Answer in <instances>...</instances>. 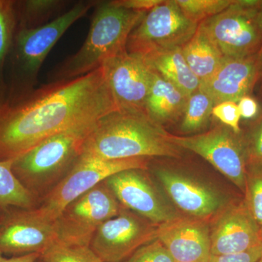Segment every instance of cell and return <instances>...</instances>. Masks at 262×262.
Returning <instances> with one entry per match:
<instances>
[{"label": "cell", "mask_w": 262, "mask_h": 262, "mask_svg": "<svg viewBox=\"0 0 262 262\" xmlns=\"http://www.w3.org/2000/svg\"><path fill=\"white\" fill-rule=\"evenodd\" d=\"M198 26L184 15L176 0H163L146 12L130 33L127 51L144 56L183 48L195 34Z\"/></svg>", "instance_id": "8"}, {"label": "cell", "mask_w": 262, "mask_h": 262, "mask_svg": "<svg viewBox=\"0 0 262 262\" xmlns=\"http://www.w3.org/2000/svg\"><path fill=\"white\" fill-rule=\"evenodd\" d=\"M18 28L16 1L0 0V106L7 98L5 71Z\"/></svg>", "instance_id": "23"}, {"label": "cell", "mask_w": 262, "mask_h": 262, "mask_svg": "<svg viewBox=\"0 0 262 262\" xmlns=\"http://www.w3.org/2000/svg\"><path fill=\"white\" fill-rule=\"evenodd\" d=\"M146 13L127 9L115 1L98 2L85 41L75 55L60 66L55 80L87 75L101 68L110 58L126 51L130 33Z\"/></svg>", "instance_id": "3"}, {"label": "cell", "mask_w": 262, "mask_h": 262, "mask_svg": "<svg viewBox=\"0 0 262 262\" xmlns=\"http://www.w3.org/2000/svg\"><path fill=\"white\" fill-rule=\"evenodd\" d=\"M214 106L213 99L206 93L198 89L187 98L183 113L181 128L186 133L195 132L208 122Z\"/></svg>", "instance_id": "24"}, {"label": "cell", "mask_w": 262, "mask_h": 262, "mask_svg": "<svg viewBox=\"0 0 262 262\" xmlns=\"http://www.w3.org/2000/svg\"><path fill=\"white\" fill-rule=\"evenodd\" d=\"M256 63H257L258 70L261 73L262 72V44L257 55H256Z\"/></svg>", "instance_id": "36"}, {"label": "cell", "mask_w": 262, "mask_h": 262, "mask_svg": "<svg viewBox=\"0 0 262 262\" xmlns=\"http://www.w3.org/2000/svg\"><path fill=\"white\" fill-rule=\"evenodd\" d=\"M97 3L81 1L48 23L34 28H17L6 62V101L34 89L39 69L52 48L67 29L87 14Z\"/></svg>", "instance_id": "4"}, {"label": "cell", "mask_w": 262, "mask_h": 262, "mask_svg": "<svg viewBox=\"0 0 262 262\" xmlns=\"http://www.w3.org/2000/svg\"><path fill=\"white\" fill-rule=\"evenodd\" d=\"M105 184L120 204L160 225L179 217L164 203L145 170L130 169L108 177Z\"/></svg>", "instance_id": "14"}, {"label": "cell", "mask_w": 262, "mask_h": 262, "mask_svg": "<svg viewBox=\"0 0 262 262\" xmlns=\"http://www.w3.org/2000/svg\"><path fill=\"white\" fill-rule=\"evenodd\" d=\"M120 203L105 182L72 202L56 221L61 241L89 245L96 229L119 214Z\"/></svg>", "instance_id": "9"}, {"label": "cell", "mask_w": 262, "mask_h": 262, "mask_svg": "<svg viewBox=\"0 0 262 262\" xmlns=\"http://www.w3.org/2000/svg\"><path fill=\"white\" fill-rule=\"evenodd\" d=\"M220 212L210 231L211 255L242 253L262 244L261 228L245 202Z\"/></svg>", "instance_id": "15"}, {"label": "cell", "mask_w": 262, "mask_h": 262, "mask_svg": "<svg viewBox=\"0 0 262 262\" xmlns=\"http://www.w3.org/2000/svg\"><path fill=\"white\" fill-rule=\"evenodd\" d=\"M141 57L151 70L173 84L187 97L199 89L201 82L186 61L182 48L155 52Z\"/></svg>", "instance_id": "20"}, {"label": "cell", "mask_w": 262, "mask_h": 262, "mask_svg": "<svg viewBox=\"0 0 262 262\" xmlns=\"http://www.w3.org/2000/svg\"><path fill=\"white\" fill-rule=\"evenodd\" d=\"M155 232L156 228L146 221L122 209L96 229L90 247L103 262H122L156 239Z\"/></svg>", "instance_id": "12"}, {"label": "cell", "mask_w": 262, "mask_h": 262, "mask_svg": "<svg viewBox=\"0 0 262 262\" xmlns=\"http://www.w3.org/2000/svg\"><path fill=\"white\" fill-rule=\"evenodd\" d=\"M99 119L76 124L13 159L12 168L15 177L34 194V190L72 168L80 158L84 141Z\"/></svg>", "instance_id": "5"}, {"label": "cell", "mask_w": 262, "mask_h": 262, "mask_svg": "<svg viewBox=\"0 0 262 262\" xmlns=\"http://www.w3.org/2000/svg\"><path fill=\"white\" fill-rule=\"evenodd\" d=\"M156 175L176 206L193 218L204 220L220 212L224 206L218 193L184 174L161 168Z\"/></svg>", "instance_id": "17"}, {"label": "cell", "mask_w": 262, "mask_h": 262, "mask_svg": "<svg viewBox=\"0 0 262 262\" xmlns=\"http://www.w3.org/2000/svg\"><path fill=\"white\" fill-rule=\"evenodd\" d=\"M236 135L230 128L220 126L191 136L169 134V140L179 148L200 155L245 191L247 177L246 149Z\"/></svg>", "instance_id": "10"}, {"label": "cell", "mask_w": 262, "mask_h": 262, "mask_svg": "<svg viewBox=\"0 0 262 262\" xmlns=\"http://www.w3.org/2000/svg\"><path fill=\"white\" fill-rule=\"evenodd\" d=\"M41 258L39 253H30L23 256H11L5 257L4 255L0 253V262H37Z\"/></svg>", "instance_id": "35"}, {"label": "cell", "mask_w": 262, "mask_h": 262, "mask_svg": "<svg viewBox=\"0 0 262 262\" xmlns=\"http://www.w3.org/2000/svg\"><path fill=\"white\" fill-rule=\"evenodd\" d=\"M259 75L256 56L224 57L214 75L201 84L199 89L213 99L214 105L225 101L237 103L241 98L248 96Z\"/></svg>", "instance_id": "18"}, {"label": "cell", "mask_w": 262, "mask_h": 262, "mask_svg": "<svg viewBox=\"0 0 262 262\" xmlns=\"http://www.w3.org/2000/svg\"><path fill=\"white\" fill-rule=\"evenodd\" d=\"M259 77H261V78L262 79V72H261V73H260Z\"/></svg>", "instance_id": "37"}, {"label": "cell", "mask_w": 262, "mask_h": 262, "mask_svg": "<svg viewBox=\"0 0 262 262\" xmlns=\"http://www.w3.org/2000/svg\"><path fill=\"white\" fill-rule=\"evenodd\" d=\"M155 236L176 262H209L210 228L204 220L179 216L158 225Z\"/></svg>", "instance_id": "16"}, {"label": "cell", "mask_w": 262, "mask_h": 262, "mask_svg": "<svg viewBox=\"0 0 262 262\" xmlns=\"http://www.w3.org/2000/svg\"><path fill=\"white\" fill-rule=\"evenodd\" d=\"M224 57L256 56L262 44V1L233 0L222 13L199 24Z\"/></svg>", "instance_id": "6"}, {"label": "cell", "mask_w": 262, "mask_h": 262, "mask_svg": "<svg viewBox=\"0 0 262 262\" xmlns=\"http://www.w3.org/2000/svg\"><path fill=\"white\" fill-rule=\"evenodd\" d=\"M147 168L146 158L99 160L80 157L64 178L58 182L36 211L43 218L56 222L72 202L112 176L130 169Z\"/></svg>", "instance_id": "7"}, {"label": "cell", "mask_w": 262, "mask_h": 262, "mask_svg": "<svg viewBox=\"0 0 262 262\" xmlns=\"http://www.w3.org/2000/svg\"><path fill=\"white\" fill-rule=\"evenodd\" d=\"M182 52L189 68L201 84L214 75L224 58L220 50L199 28L182 48Z\"/></svg>", "instance_id": "21"}, {"label": "cell", "mask_w": 262, "mask_h": 262, "mask_svg": "<svg viewBox=\"0 0 262 262\" xmlns=\"http://www.w3.org/2000/svg\"><path fill=\"white\" fill-rule=\"evenodd\" d=\"M184 15L199 24L222 13L233 0H176Z\"/></svg>", "instance_id": "27"}, {"label": "cell", "mask_w": 262, "mask_h": 262, "mask_svg": "<svg viewBox=\"0 0 262 262\" xmlns=\"http://www.w3.org/2000/svg\"><path fill=\"white\" fill-rule=\"evenodd\" d=\"M43 262H103L89 245L60 241L41 256Z\"/></svg>", "instance_id": "26"}, {"label": "cell", "mask_w": 262, "mask_h": 262, "mask_svg": "<svg viewBox=\"0 0 262 262\" xmlns=\"http://www.w3.org/2000/svg\"><path fill=\"white\" fill-rule=\"evenodd\" d=\"M61 241L56 222L43 218L32 209L10 208L0 216V253L12 256H41Z\"/></svg>", "instance_id": "11"}, {"label": "cell", "mask_w": 262, "mask_h": 262, "mask_svg": "<svg viewBox=\"0 0 262 262\" xmlns=\"http://www.w3.org/2000/svg\"><path fill=\"white\" fill-rule=\"evenodd\" d=\"M246 153L251 165L262 166V120L255 129Z\"/></svg>", "instance_id": "32"}, {"label": "cell", "mask_w": 262, "mask_h": 262, "mask_svg": "<svg viewBox=\"0 0 262 262\" xmlns=\"http://www.w3.org/2000/svg\"><path fill=\"white\" fill-rule=\"evenodd\" d=\"M122 262H176L163 244L155 239L141 246Z\"/></svg>", "instance_id": "29"}, {"label": "cell", "mask_w": 262, "mask_h": 262, "mask_svg": "<svg viewBox=\"0 0 262 262\" xmlns=\"http://www.w3.org/2000/svg\"><path fill=\"white\" fill-rule=\"evenodd\" d=\"M147 114L117 110L99 119L84 141L80 157L121 160L147 157L178 158L180 148Z\"/></svg>", "instance_id": "2"}, {"label": "cell", "mask_w": 262, "mask_h": 262, "mask_svg": "<svg viewBox=\"0 0 262 262\" xmlns=\"http://www.w3.org/2000/svg\"><path fill=\"white\" fill-rule=\"evenodd\" d=\"M101 67L117 108L146 113L152 70L144 58L126 51L110 58Z\"/></svg>", "instance_id": "13"}, {"label": "cell", "mask_w": 262, "mask_h": 262, "mask_svg": "<svg viewBox=\"0 0 262 262\" xmlns=\"http://www.w3.org/2000/svg\"><path fill=\"white\" fill-rule=\"evenodd\" d=\"M163 0H117L115 3L120 6L135 11L148 12L163 3Z\"/></svg>", "instance_id": "33"}, {"label": "cell", "mask_w": 262, "mask_h": 262, "mask_svg": "<svg viewBox=\"0 0 262 262\" xmlns=\"http://www.w3.org/2000/svg\"><path fill=\"white\" fill-rule=\"evenodd\" d=\"M43 262V261H42Z\"/></svg>", "instance_id": "41"}, {"label": "cell", "mask_w": 262, "mask_h": 262, "mask_svg": "<svg viewBox=\"0 0 262 262\" xmlns=\"http://www.w3.org/2000/svg\"><path fill=\"white\" fill-rule=\"evenodd\" d=\"M117 110L102 67L31 90L0 106V161L14 159L76 124Z\"/></svg>", "instance_id": "1"}, {"label": "cell", "mask_w": 262, "mask_h": 262, "mask_svg": "<svg viewBox=\"0 0 262 262\" xmlns=\"http://www.w3.org/2000/svg\"><path fill=\"white\" fill-rule=\"evenodd\" d=\"M187 98L173 84L152 70L146 101V113L151 120L161 125L177 120L184 113Z\"/></svg>", "instance_id": "19"}, {"label": "cell", "mask_w": 262, "mask_h": 262, "mask_svg": "<svg viewBox=\"0 0 262 262\" xmlns=\"http://www.w3.org/2000/svg\"><path fill=\"white\" fill-rule=\"evenodd\" d=\"M246 177V200L248 210L262 229V166L251 165Z\"/></svg>", "instance_id": "28"}, {"label": "cell", "mask_w": 262, "mask_h": 262, "mask_svg": "<svg viewBox=\"0 0 262 262\" xmlns=\"http://www.w3.org/2000/svg\"><path fill=\"white\" fill-rule=\"evenodd\" d=\"M258 262H262V256L261 258H260L259 261H258Z\"/></svg>", "instance_id": "38"}, {"label": "cell", "mask_w": 262, "mask_h": 262, "mask_svg": "<svg viewBox=\"0 0 262 262\" xmlns=\"http://www.w3.org/2000/svg\"><path fill=\"white\" fill-rule=\"evenodd\" d=\"M2 212H3V211H2L1 210H0V216H1Z\"/></svg>", "instance_id": "39"}, {"label": "cell", "mask_w": 262, "mask_h": 262, "mask_svg": "<svg viewBox=\"0 0 262 262\" xmlns=\"http://www.w3.org/2000/svg\"><path fill=\"white\" fill-rule=\"evenodd\" d=\"M13 160L0 161V210L32 209L34 194L17 179L12 168Z\"/></svg>", "instance_id": "22"}, {"label": "cell", "mask_w": 262, "mask_h": 262, "mask_svg": "<svg viewBox=\"0 0 262 262\" xmlns=\"http://www.w3.org/2000/svg\"><path fill=\"white\" fill-rule=\"evenodd\" d=\"M212 115L228 126L234 134H238L241 132L239 120L241 116L237 103L225 101L217 103L213 106Z\"/></svg>", "instance_id": "30"}, {"label": "cell", "mask_w": 262, "mask_h": 262, "mask_svg": "<svg viewBox=\"0 0 262 262\" xmlns=\"http://www.w3.org/2000/svg\"><path fill=\"white\" fill-rule=\"evenodd\" d=\"M262 256V244L244 252L229 255H211L209 262H258Z\"/></svg>", "instance_id": "31"}, {"label": "cell", "mask_w": 262, "mask_h": 262, "mask_svg": "<svg viewBox=\"0 0 262 262\" xmlns=\"http://www.w3.org/2000/svg\"><path fill=\"white\" fill-rule=\"evenodd\" d=\"M64 2L56 0L16 1L18 28H34L41 26V20L58 11Z\"/></svg>", "instance_id": "25"}, {"label": "cell", "mask_w": 262, "mask_h": 262, "mask_svg": "<svg viewBox=\"0 0 262 262\" xmlns=\"http://www.w3.org/2000/svg\"><path fill=\"white\" fill-rule=\"evenodd\" d=\"M261 234H262V229H261Z\"/></svg>", "instance_id": "40"}, {"label": "cell", "mask_w": 262, "mask_h": 262, "mask_svg": "<svg viewBox=\"0 0 262 262\" xmlns=\"http://www.w3.org/2000/svg\"><path fill=\"white\" fill-rule=\"evenodd\" d=\"M241 117L251 119L256 116L258 112V103L250 96H246L241 98L237 102Z\"/></svg>", "instance_id": "34"}]
</instances>
